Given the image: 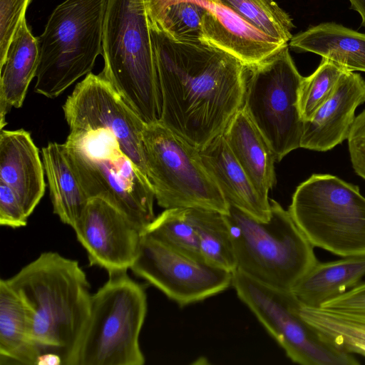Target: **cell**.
<instances>
[{
  "label": "cell",
  "instance_id": "obj_1",
  "mask_svg": "<svg viewBox=\"0 0 365 365\" xmlns=\"http://www.w3.org/2000/svg\"><path fill=\"white\" fill-rule=\"evenodd\" d=\"M162 98L160 123L199 150L242 107L245 65L202 41L172 39L151 25Z\"/></svg>",
  "mask_w": 365,
  "mask_h": 365
},
{
  "label": "cell",
  "instance_id": "obj_2",
  "mask_svg": "<svg viewBox=\"0 0 365 365\" xmlns=\"http://www.w3.org/2000/svg\"><path fill=\"white\" fill-rule=\"evenodd\" d=\"M6 281L29 309L41 354L54 353L73 365L92 296L78 261L44 252Z\"/></svg>",
  "mask_w": 365,
  "mask_h": 365
},
{
  "label": "cell",
  "instance_id": "obj_3",
  "mask_svg": "<svg viewBox=\"0 0 365 365\" xmlns=\"http://www.w3.org/2000/svg\"><path fill=\"white\" fill-rule=\"evenodd\" d=\"M101 74L146 124L160 121L162 98L145 0H108Z\"/></svg>",
  "mask_w": 365,
  "mask_h": 365
},
{
  "label": "cell",
  "instance_id": "obj_4",
  "mask_svg": "<svg viewBox=\"0 0 365 365\" xmlns=\"http://www.w3.org/2000/svg\"><path fill=\"white\" fill-rule=\"evenodd\" d=\"M267 221L229 204L225 218L236 269L267 285L291 290L318 262L314 246L288 210L269 200Z\"/></svg>",
  "mask_w": 365,
  "mask_h": 365
},
{
  "label": "cell",
  "instance_id": "obj_5",
  "mask_svg": "<svg viewBox=\"0 0 365 365\" xmlns=\"http://www.w3.org/2000/svg\"><path fill=\"white\" fill-rule=\"evenodd\" d=\"M72 168L88 197H98L142 232L155 218L153 187L107 130L70 131L66 142Z\"/></svg>",
  "mask_w": 365,
  "mask_h": 365
},
{
  "label": "cell",
  "instance_id": "obj_6",
  "mask_svg": "<svg viewBox=\"0 0 365 365\" xmlns=\"http://www.w3.org/2000/svg\"><path fill=\"white\" fill-rule=\"evenodd\" d=\"M108 0H65L38 36L39 57L34 91L55 98L90 73L103 51Z\"/></svg>",
  "mask_w": 365,
  "mask_h": 365
},
{
  "label": "cell",
  "instance_id": "obj_7",
  "mask_svg": "<svg viewBox=\"0 0 365 365\" xmlns=\"http://www.w3.org/2000/svg\"><path fill=\"white\" fill-rule=\"evenodd\" d=\"M145 291L127 271L108 273L91 296L89 317L73 365H143L139 336L147 314Z\"/></svg>",
  "mask_w": 365,
  "mask_h": 365
},
{
  "label": "cell",
  "instance_id": "obj_8",
  "mask_svg": "<svg viewBox=\"0 0 365 365\" xmlns=\"http://www.w3.org/2000/svg\"><path fill=\"white\" fill-rule=\"evenodd\" d=\"M314 247L339 257L365 255V197L329 174H314L292 195L288 210Z\"/></svg>",
  "mask_w": 365,
  "mask_h": 365
},
{
  "label": "cell",
  "instance_id": "obj_9",
  "mask_svg": "<svg viewBox=\"0 0 365 365\" xmlns=\"http://www.w3.org/2000/svg\"><path fill=\"white\" fill-rule=\"evenodd\" d=\"M143 143L147 177L159 206L202 207L228 213L229 203L197 148L159 121L146 125Z\"/></svg>",
  "mask_w": 365,
  "mask_h": 365
},
{
  "label": "cell",
  "instance_id": "obj_10",
  "mask_svg": "<svg viewBox=\"0 0 365 365\" xmlns=\"http://www.w3.org/2000/svg\"><path fill=\"white\" fill-rule=\"evenodd\" d=\"M242 108L272 148L277 162L300 148L304 120L299 108L303 76L289 44L253 64L245 65Z\"/></svg>",
  "mask_w": 365,
  "mask_h": 365
},
{
  "label": "cell",
  "instance_id": "obj_11",
  "mask_svg": "<svg viewBox=\"0 0 365 365\" xmlns=\"http://www.w3.org/2000/svg\"><path fill=\"white\" fill-rule=\"evenodd\" d=\"M232 286L285 351L302 365H356L353 354L339 348L309 324L300 315V301L292 290L263 284L235 269Z\"/></svg>",
  "mask_w": 365,
  "mask_h": 365
},
{
  "label": "cell",
  "instance_id": "obj_12",
  "mask_svg": "<svg viewBox=\"0 0 365 365\" xmlns=\"http://www.w3.org/2000/svg\"><path fill=\"white\" fill-rule=\"evenodd\" d=\"M70 131L107 130L147 176L143 133L146 124L101 73H88L63 106ZM148 178V177H147Z\"/></svg>",
  "mask_w": 365,
  "mask_h": 365
},
{
  "label": "cell",
  "instance_id": "obj_13",
  "mask_svg": "<svg viewBox=\"0 0 365 365\" xmlns=\"http://www.w3.org/2000/svg\"><path fill=\"white\" fill-rule=\"evenodd\" d=\"M130 269L182 307L216 295L232 285V272L144 234Z\"/></svg>",
  "mask_w": 365,
  "mask_h": 365
},
{
  "label": "cell",
  "instance_id": "obj_14",
  "mask_svg": "<svg viewBox=\"0 0 365 365\" xmlns=\"http://www.w3.org/2000/svg\"><path fill=\"white\" fill-rule=\"evenodd\" d=\"M89 264L108 273L128 271L139 250L142 232L105 200L90 198L73 228Z\"/></svg>",
  "mask_w": 365,
  "mask_h": 365
},
{
  "label": "cell",
  "instance_id": "obj_15",
  "mask_svg": "<svg viewBox=\"0 0 365 365\" xmlns=\"http://www.w3.org/2000/svg\"><path fill=\"white\" fill-rule=\"evenodd\" d=\"M364 102L365 80L359 73L345 71L332 95L304 121L300 148L324 152L347 140L355 110Z\"/></svg>",
  "mask_w": 365,
  "mask_h": 365
},
{
  "label": "cell",
  "instance_id": "obj_16",
  "mask_svg": "<svg viewBox=\"0 0 365 365\" xmlns=\"http://www.w3.org/2000/svg\"><path fill=\"white\" fill-rule=\"evenodd\" d=\"M206 8L202 41L234 56L245 65L256 63L282 46L241 18L220 0H197Z\"/></svg>",
  "mask_w": 365,
  "mask_h": 365
},
{
  "label": "cell",
  "instance_id": "obj_17",
  "mask_svg": "<svg viewBox=\"0 0 365 365\" xmlns=\"http://www.w3.org/2000/svg\"><path fill=\"white\" fill-rule=\"evenodd\" d=\"M38 148L24 130L0 131V181L14 191L29 217L43 197L46 182Z\"/></svg>",
  "mask_w": 365,
  "mask_h": 365
},
{
  "label": "cell",
  "instance_id": "obj_18",
  "mask_svg": "<svg viewBox=\"0 0 365 365\" xmlns=\"http://www.w3.org/2000/svg\"><path fill=\"white\" fill-rule=\"evenodd\" d=\"M200 154L206 169L230 205L258 220L269 219V200L256 190L229 148L223 134L200 150Z\"/></svg>",
  "mask_w": 365,
  "mask_h": 365
},
{
  "label": "cell",
  "instance_id": "obj_19",
  "mask_svg": "<svg viewBox=\"0 0 365 365\" xmlns=\"http://www.w3.org/2000/svg\"><path fill=\"white\" fill-rule=\"evenodd\" d=\"M225 140L256 190L264 198L276 184L274 163L269 143L242 107L223 133Z\"/></svg>",
  "mask_w": 365,
  "mask_h": 365
},
{
  "label": "cell",
  "instance_id": "obj_20",
  "mask_svg": "<svg viewBox=\"0 0 365 365\" xmlns=\"http://www.w3.org/2000/svg\"><path fill=\"white\" fill-rule=\"evenodd\" d=\"M38 57V38L32 34L24 17L0 65L1 130L6 125V115L11 109L22 106L29 84L36 77Z\"/></svg>",
  "mask_w": 365,
  "mask_h": 365
},
{
  "label": "cell",
  "instance_id": "obj_21",
  "mask_svg": "<svg viewBox=\"0 0 365 365\" xmlns=\"http://www.w3.org/2000/svg\"><path fill=\"white\" fill-rule=\"evenodd\" d=\"M289 46L328 58L349 71L365 72V34L334 22L321 23L293 36Z\"/></svg>",
  "mask_w": 365,
  "mask_h": 365
},
{
  "label": "cell",
  "instance_id": "obj_22",
  "mask_svg": "<svg viewBox=\"0 0 365 365\" xmlns=\"http://www.w3.org/2000/svg\"><path fill=\"white\" fill-rule=\"evenodd\" d=\"M41 353L33 336L26 305L0 280V364L36 365Z\"/></svg>",
  "mask_w": 365,
  "mask_h": 365
},
{
  "label": "cell",
  "instance_id": "obj_23",
  "mask_svg": "<svg viewBox=\"0 0 365 365\" xmlns=\"http://www.w3.org/2000/svg\"><path fill=\"white\" fill-rule=\"evenodd\" d=\"M365 276V255L316 264L292 287L305 306L318 307L359 284Z\"/></svg>",
  "mask_w": 365,
  "mask_h": 365
},
{
  "label": "cell",
  "instance_id": "obj_24",
  "mask_svg": "<svg viewBox=\"0 0 365 365\" xmlns=\"http://www.w3.org/2000/svg\"><path fill=\"white\" fill-rule=\"evenodd\" d=\"M53 212L74 227L89 198L69 162L65 144L50 142L41 149Z\"/></svg>",
  "mask_w": 365,
  "mask_h": 365
},
{
  "label": "cell",
  "instance_id": "obj_25",
  "mask_svg": "<svg viewBox=\"0 0 365 365\" xmlns=\"http://www.w3.org/2000/svg\"><path fill=\"white\" fill-rule=\"evenodd\" d=\"M299 313L309 324L339 348L365 356V313L302 304Z\"/></svg>",
  "mask_w": 365,
  "mask_h": 365
},
{
  "label": "cell",
  "instance_id": "obj_26",
  "mask_svg": "<svg viewBox=\"0 0 365 365\" xmlns=\"http://www.w3.org/2000/svg\"><path fill=\"white\" fill-rule=\"evenodd\" d=\"M187 210L198 236L203 260L234 272L236 259L225 214L202 207H187Z\"/></svg>",
  "mask_w": 365,
  "mask_h": 365
},
{
  "label": "cell",
  "instance_id": "obj_27",
  "mask_svg": "<svg viewBox=\"0 0 365 365\" xmlns=\"http://www.w3.org/2000/svg\"><path fill=\"white\" fill-rule=\"evenodd\" d=\"M142 234L186 255L203 260L198 236L188 217L187 207L165 209Z\"/></svg>",
  "mask_w": 365,
  "mask_h": 365
},
{
  "label": "cell",
  "instance_id": "obj_28",
  "mask_svg": "<svg viewBox=\"0 0 365 365\" xmlns=\"http://www.w3.org/2000/svg\"><path fill=\"white\" fill-rule=\"evenodd\" d=\"M255 28L283 43H289L292 19L274 0H220Z\"/></svg>",
  "mask_w": 365,
  "mask_h": 365
},
{
  "label": "cell",
  "instance_id": "obj_29",
  "mask_svg": "<svg viewBox=\"0 0 365 365\" xmlns=\"http://www.w3.org/2000/svg\"><path fill=\"white\" fill-rule=\"evenodd\" d=\"M346 71L342 66L322 58L317 68L310 76L303 77L299 91V108L304 121L310 120L329 99Z\"/></svg>",
  "mask_w": 365,
  "mask_h": 365
},
{
  "label": "cell",
  "instance_id": "obj_30",
  "mask_svg": "<svg viewBox=\"0 0 365 365\" xmlns=\"http://www.w3.org/2000/svg\"><path fill=\"white\" fill-rule=\"evenodd\" d=\"M31 0H0V65Z\"/></svg>",
  "mask_w": 365,
  "mask_h": 365
},
{
  "label": "cell",
  "instance_id": "obj_31",
  "mask_svg": "<svg viewBox=\"0 0 365 365\" xmlns=\"http://www.w3.org/2000/svg\"><path fill=\"white\" fill-rule=\"evenodd\" d=\"M28 217L14 191L0 181V224L12 228L24 227Z\"/></svg>",
  "mask_w": 365,
  "mask_h": 365
},
{
  "label": "cell",
  "instance_id": "obj_32",
  "mask_svg": "<svg viewBox=\"0 0 365 365\" xmlns=\"http://www.w3.org/2000/svg\"><path fill=\"white\" fill-rule=\"evenodd\" d=\"M347 140L353 169L365 180V110L356 117Z\"/></svg>",
  "mask_w": 365,
  "mask_h": 365
},
{
  "label": "cell",
  "instance_id": "obj_33",
  "mask_svg": "<svg viewBox=\"0 0 365 365\" xmlns=\"http://www.w3.org/2000/svg\"><path fill=\"white\" fill-rule=\"evenodd\" d=\"M321 307L340 311L365 313V282L348 289L324 303Z\"/></svg>",
  "mask_w": 365,
  "mask_h": 365
},
{
  "label": "cell",
  "instance_id": "obj_34",
  "mask_svg": "<svg viewBox=\"0 0 365 365\" xmlns=\"http://www.w3.org/2000/svg\"><path fill=\"white\" fill-rule=\"evenodd\" d=\"M36 365H63V361L59 355L48 352L38 356Z\"/></svg>",
  "mask_w": 365,
  "mask_h": 365
},
{
  "label": "cell",
  "instance_id": "obj_35",
  "mask_svg": "<svg viewBox=\"0 0 365 365\" xmlns=\"http://www.w3.org/2000/svg\"><path fill=\"white\" fill-rule=\"evenodd\" d=\"M351 9L357 11L361 17V26L365 27V0H349Z\"/></svg>",
  "mask_w": 365,
  "mask_h": 365
}]
</instances>
